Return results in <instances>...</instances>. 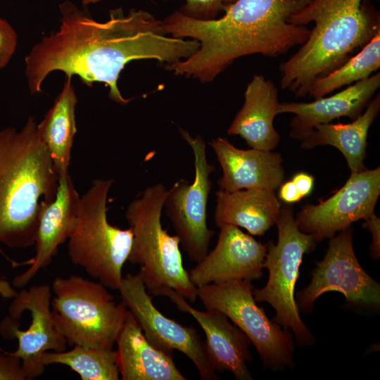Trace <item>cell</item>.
I'll return each instance as SVG.
<instances>
[{"label":"cell","instance_id":"obj_1","mask_svg":"<svg viewBox=\"0 0 380 380\" xmlns=\"http://www.w3.org/2000/svg\"><path fill=\"white\" fill-rule=\"evenodd\" d=\"M58 30L44 37L25 58L30 92L42 91V85L52 72L77 75L91 87L103 83L109 97L120 104L124 98L118 86L121 71L130 61L155 59L168 65L186 59L198 49L194 39L167 36L162 20L144 10L111 9L105 22L94 20L74 3L59 4Z\"/></svg>","mask_w":380,"mask_h":380},{"label":"cell","instance_id":"obj_2","mask_svg":"<svg viewBox=\"0 0 380 380\" xmlns=\"http://www.w3.org/2000/svg\"><path fill=\"white\" fill-rule=\"evenodd\" d=\"M310 0H234L216 19L200 20L176 11L163 22L164 32L199 44L189 58L170 64L177 75L213 81L240 57L274 58L300 46L310 30L289 18Z\"/></svg>","mask_w":380,"mask_h":380},{"label":"cell","instance_id":"obj_3","mask_svg":"<svg viewBox=\"0 0 380 380\" xmlns=\"http://www.w3.org/2000/svg\"><path fill=\"white\" fill-rule=\"evenodd\" d=\"M289 22L314 23L307 40L279 66L281 89L299 97L380 31L379 13L370 0H310Z\"/></svg>","mask_w":380,"mask_h":380},{"label":"cell","instance_id":"obj_4","mask_svg":"<svg viewBox=\"0 0 380 380\" xmlns=\"http://www.w3.org/2000/svg\"><path fill=\"white\" fill-rule=\"evenodd\" d=\"M58 180L33 117L20 131L0 129V243L11 248L34 244L40 203L54 200Z\"/></svg>","mask_w":380,"mask_h":380},{"label":"cell","instance_id":"obj_5","mask_svg":"<svg viewBox=\"0 0 380 380\" xmlns=\"http://www.w3.org/2000/svg\"><path fill=\"white\" fill-rule=\"evenodd\" d=\"M166 194L165 186L156 184L145 189L127 207L125 218L133 234L127 261L139 266L138 274L151 294L167 287L194 303L197 287L184 267L179 239L162 227Z\"/></svg>","mask_w":380,"mask_h":380},{"label":"cell","instance_id":"obj_6","mask_svg":"<svg viewBox=\"0 0 380 380\" xmlns=\"http://www.w3.org/2000/svg\"><path fill=\"white\" fill-rule=\"evenodd\" d=\"M113 180L96 179L80 197L75 229L68 238V253L106 288L118 290L124 264L129 255L133 234L130 227L112 225L107 218V198Z\"/></svg>","mask_w":380,"mask_h":380},{"label":"cell","instance_id":"obj_7","mask_svg":"<svg viewBox=\"0 0 380 380\" xmlns=\"http://www.w3.org/2000/svg\"><path fill=\"white\" fill-rule=\"evenodd\" d=\"M51 311L57 331L70 346L113 349L127 309L100 282L77 275L56 277Z\"/></svg>","mask_w":380,"mask_h":380},{"label":"cell","instance_id":"obj_8","mask_svg":"<svg viewBox=\"0 0 380 380\" xmlns=\"http://www.w3.org/2000/svg\"><path fill=\"white\" fill-rule=\"evenodd\" d=\"M276 224L278 241L266 245L263 263L268 279L264 287L253 289V296L256 302L267 303L274 308V321L291 330L298 343L310 345L315 338L300 317L294 293L303 255L310 253L316 242L299 229L290 205H281Z\"/></svg>","mask_w":380,"mask_h":380},{"label":"cell","instance_id":"obj_9","mask_svg":"<svg viewBox=\"0 0 380 380\" xmlns=\"http://www.w3.org/2000/svg\"><path fill=\"white\" fill-rule=\"evenodd\" d=\"M253 291L249 281L229 280L198 287L197 298L205 309L224 313L247 336L265 367L281 370L292 366L293 334L267 317L257 305Z\"/></svg>","mask_w":380,"mask_h":380},{"label":"cell","instance_id":"obj_10","mask_svg":"<svg viewBox=\"0 0 380 380\" xmlns=\"http://www.w3.org/2000/svg\"><path fill=\"white\" fill-rule=\"evenodd\" d=\"M179 131L194 154V178L191 184L184 179L176 181L167 190L163 207L182 248L189 260L198 262L208 253L214 234L207 225V205L212 187L210 176L215 167L208 161L203 137Z\"/></svg>","mask_w":380,"mask_h":380},{"label":"cell","instance_id":"obj_11","mask_svg":"<svg viewBox=\"0 0 380 380\" xmlns=\"http://www.w3.org/2000/svg\"><path fill=\"white\" fill-rule=\"evenodd\" d=\"M51 298V288L47 284L21 290L8 308L9 316L0 324L4 338L18 340V348L10 353L21 360L25 379H34L44 373L42 356L45 352L66 349L67 341L54 325Z\"/></svg>","mask_w":380,"mask_h":380},{"label":"cell","instance_id":"obj_12","mask_svg":"<svg viewBox=\"0 0 380 380\" xmlns=\"http://www.w3.org/2000/svg\"><path fill=\"white\" fill-rule=\"evenodd\" d=\"M118 290L122 303L151 344L170 355L173 350L184 354L197 368L201 379H218L205 343L197 331L160 312L138 274L124 276Z\"/></svg>","mask_w":380,"mask_h":380},{"label":"cell","instance_id":"obj_13","mask_svg":"<svg viewBox=\"0 0 380 380\" xmlns=\"http://www.w3.org/2000/svg\"><path fill=\"white\" fill-rule=\"evenodd\" d=\"M333 291L343 294L354 305L377 308L380 304L379 284L357 260L351 227L330 238L326 255L317 264L310 283L298 295V305L310 311L319 296Z\"/></svg>","mask_w":380,"mask_h":380},{"label":"cell","instance_id":"obj_14","mask_svg":"<svg viewBox=\"0 0 380 380\" xmlns=\"http://www.w3.org/2000/svg\"><path fill=\"white\" fill-rule=\"evenodd\" d=\"M380 194V168L352 172L345 184L317 205H303L295 218L300 231L315 242L331 238L351 224L374 213Z\"/></svg>","mask_w":380,"mask_h":380},{"label":"cell","instance_id":"obj_15","mask_svg":"<svg viewBox=\"0 0 380 380\" xmlns=\"http://www.w3.org/2000/svg\"><path fill=\"white\" fill-rule=\"evenodd\" d=\"M214 249L189 272L196 287L229 280L251 281L262 276L267 246L238 227H221Z\"/></svg>","mask_w":380,"mask_h":380},{"label":"cell","instance_id":"obj_16","mask_svg":"<svg viewBox=\"0 0 380 380\" xmlns=\"http://www.w3.org/2000/svg\"><path fill=\"white\" fill-rule=\"evenodd\" d=\"M153 295L168 297L180 311L195 319L204 331L206 349L216 371H229L238 380L252 379L247 366L252 360L249 350L251 343L224 313L214 309H196L170 288L160 289Z\"/></svg>","mask_w":380,"mask_h":380},{"label":"cell","instance_id":"obj_17","mask_svg":"<svg viewBox=\"0 0 380 380\" xmlns=\"http://www.w3.org/2000/svg\"><path fill=\"white\" fill-rule=\"evenodd\" d=\"M80 196L69 173L59 177L56 197L46 203L42 201L35 239V254L23 264L30 267L13 280L16 288L27 285L38 272L51 262L73 232L77 215Z\"/></svg>","mask_w":380,"mask_h":380},{"label":"cell","instance_id":"obj_18","mask_svg":"<svg viewBox=\"0 0 380 380\" xmlns=\"http://www.w3.org/2000/svg\"><path fill=\"white\" fill-rule=\"evenodd\" d=\"M380 87V73L353 83L342 91L327 97L316 99L309 103L284 102L277 107V115L292 113L289 135L303 140L315 127L329 123L341 117L352 120L360 115L376 95Z\"/></svg>","mask_w":380,"mask_h":380},{"label":"cell","instance_id":"obj_19","mask_svg":"<svg viewBox=\"0 0 380 380\" xmlns=\"http://www.w3.org/2000/svg\"><path fill=\"white\" fill-rule=\"evenodd\" d=\"M210 145L222 170V176L217 181L219 189L275 191L282 184L284 170L279 153L253 148L241 149L222 137L213 140Z\"/></svg>","mask_w":380,"mask_h":380},{"label":"cell","instance_id":"obj_20","mask_svg":"<svg viewBox=\"0 0 380 380\" xmlns=\"http://www.w3.org/2000/svg\"><path fill=\"white\" fill-rule=\"evenodd\" d=\"M115 343L122 380L186 379L177 367L172 355L150 343L128 310Z\"/></svg>","mask_w":380,"mask_h":380},{"label":"cell","instance_id":"obj_21","mask_svg":"<svg viewBox=\"0 0 380 380\" xmlns=\"http://www.w3.org/2000/svg\"><path fill=\"white\" fill-rule=\"evenodd\" d=\"M278 89L262 75H253L244 93V102L227 129L256 149L272 151L280 140L273 125L277 115Z\"/></svg>","mask_w":380,"mask_h":380},{"label":"cell","instance_id":"obj_22","mask_svg":"<svg viewBox=\"0 0 380 380\" xmlns=\"http://www.w3.org/2000/svg\"><path fill=\"white\" fill-rule=\"evenodd\" d=\"M215 222L217 227L232 224L251 235L262 236L276 224L281 203L274 191L245 189L216 191Z\"/></svg>","mask_w":380,"mask_h":380},{"label":"cell","instance_id":"obj_23","mask_svg":"<svg viewBox=\"0 0 380 380\" xmlns=\"http://www.w3.org/2000/svg\"><path fill=\"white\" fill-rule=\"evenodd\" d=\"M380 110V94H376L363 113L348 124H321L302 140L301 146L312 148L330 145L338 148L345 157L350 172L366 169L367 138L369 129Z\"/></svg>","mask_w":380,"mask_h":380},{"label":"cell","instance_id":"obj_24","mask_svg":"<svg viewBox=\"0 0 380 380\" xmlns=\"http://www.w3.org/2000/svg\"><path fill=\"white\" fill-rule=\"evenodd\" d=\"M72 78L66 76L63 89L53 106L37 124L39 134L59 177L68 173L72 146L77 132L75 107L77 98Z\"/></svg>","mask_w":380,"mask_h":380},{"label":"cell","instance_id":"obj_25","mask_svg":"<svg viewBox=\"0 0 380 380\" xmlns=\"http://www.w3.org/2000/svg\"><path fill=\"white\" fill-rule=\"evenodd\" d=\"M68 351L45 352L44 366L61 364L77 373L82 380H118L120 372L116 351L113 349L73 346Z\"/></svg>","mask_w":380,"mask_h":380},{"label":"cell","instance_id":"obj_26","mask_svg":"<svg viewBox=\"0 0 380 380\" xmlns=\"http://www.w3.org/2000/svg\"><path fill=\"white\" fill-rule=\"evenodd\" d=\"M380 68V31L360 51L335 70L316 80L308 95L315 99L368 78Z\"/></svg>","mask_w":380,"mask_h":380},{"label":"cell","instance_id":"obj_27","mask_svg":"<svg viewBox=\"0 0 380 380\" xmlns=\"http://www.w3.org/2000/svg\"><path fill=\"white\" fill-rule=\"evenodd\" d=\"M101 0H93L94 3ZM185 5L179 10L185 15L200 20L215 19L224 11L225 7L234 0H185Z\"/></svg>","mask_w":380,"mask_h":380},{"label":"cell","instance_id":"obj_28","mask_svg":"<svg viewBox=\"0 0 380 380\" xmlns=\"http://www.w3.org/2000/svg\"><path fill=\"white\" fill-rule=\"evenodd\" d=\"M18 43V36L13 27L0 18V69L6 67L13 56Z\"/></svg>","mask_w":380,"mask_h":380},{"label":"cell","instance_id":"obj_29","mask_svg":"<svg viewBox=\"0 0 380 380\" xmlns=\"http://www.w3.org/2000/svg\"><path fill=\"white\" fill-rule=\"evenodd\" d=\"M0 379H25L21 360L10 353L0 354Z\"/></svg>","mask_w":380,"mask_h":380},{"label":"cell","instance_id":"obj_30","mask_svg":"<svg viewBox=\"0 0 380 380\" xmlns=\"http://www.w3.org/2000/svg\"><path fill=\"white\" fill-rule=\"evenodd\" d=\"M365 221L364 227L370 231L372 236L369 246L371 257L378 260L380 256V220L374 213Z\"/></svg>","mask_w":380,"mask_h":380},{"label":"cell","instance_id":"obj_31","mask_svg":"<svg viewBox=\"0 0 380 380\" xmlns=\"http://www.w3.org/2000/svg\"><path fill=\"white\" fill-rule=\"evenodd\" d=\"M291 181L303 197L308 196L313 188L315 178L306 172H298Z\"/></svg>","mask_w":380,"mask_h":380},{"label":"cell","instance_id":"obj_32","mask_svg":"<svg viewBox=\"0 0 380 380\" xmlns=\"http://www.w3.org/2000/svg\"><path fill=\"white\" fill-rule=\"evenodd\" d=\"M279 198L281 201L291 204L298 202L303 197L291 180L280 185Z\"/></svg>","mask_w":380,"mask_h":380},{"label":"cell","instance_id":"obj_33","mask_svg":"<svg viewBox=\"0 0 380 380\" xmlns=\"http://www.w3.org/2000/svg\"><path fill=\"white\" fill-rule=\"evenodd\" d=\"M17 291L6 280L0 277V296L4 298H13Z\"/></svg>","mask_w":380,"mask_h":380},{"label":"cell","instance_id":"obj_34","mask_svg":"<svg viewBox=\"0 0 380 380\" xmlns=\"http://www.w3.org/2000/svg\"><path fill=\"white\" fill-rule=\"evenodd\" d=\"M89 1L90 0H82V4L85 5V6H87V5H89Z\"/></svg>","mask_w":380,"mask_h":380}]
</instances>
